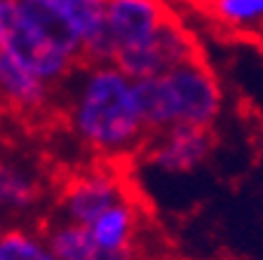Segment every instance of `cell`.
<instances>
[{"mask_svg":"<svg viewBox=\"0 0 263 260\" xmlns=\"http://www.w3.org/2000/svg\"><path fill=\"white\" fill-rule=\"evenodd\" d=\"M66 127L97 159L122 162L148 143L134 80L113 61H82L61 87Z\"/></svg>","mask_w":263,"mask_h":260,"instance_id":"6da1fadb","label":"cell"},{"mask_svg":"<svg viewBox=\"0 0 263 260\" xmlns=\"http://www.w3.org/2000/svg\"><path fill=\"white\" fill-rule=\"evenodd\" d=\"M0 49L57 89L85 61L82 40L45 0L0 3Z\"/></svg>","mask_w":263,"mask_h":260,"instance_id":"7a4b0ae2","label":"cell"},{"mask_svg":"<svg viewBox=\"0 0 263 260\" xmlns=\"http://www.w3.org/2000/svg\"><path fill=\"white\" fill-rule=\"evenodd\" d=\"M134 89L151 136L179 125L212 129L223 115V87L202 54L162 75L134 80Z\"/></svg>","mask_w":263,"mask_h":260,"instance_id":"3957f363","label":"cell"},{"mask_svg":"<svg viewBox=\"0 0 263 260\" xmlns=\"http://www.w3.org/2000/svg\"><path fill=\"white\" fill-rule=\"evenodd\" d=\"M134 195L118 162L97 159L92 167L71 173L57 192V218L89 225L106 209Z\"/></svg>","mask_w":263,"mask_h":260,"instance_id":"277c9868","label":"cell"},{"mask_svg":"<svg viewBox=\"0 0 263 260\" xmlns=\"http://www.w3.org/2000/svg\"><path fill=\"white\" fill-rule=\"evenodd\" d=\"M195 56H200L197 40L193 38L186 24L172 16L146 45L120 52L113 64L120 66L132 80H143V77L162 75Z\"/></svg>","mask_w":263,"mask_h":260,"instance_id":"5b68a950","label":"cell"},{"mask_svg":"<svg viewBox=\"0 0 263 260\" xmlns=\"http://www.w3.org/2000/svg\"><path fill=\"white\" fill-rule=\"evenodd\" d=\"M87 230L97 246V260H139L146 209L137 195H129L106 209Z\"/></svg>","mask_w":263,"mask_h":260,"instance_id":"8992f818","label":"cell"},{"mask_svg":"<svg viewBox=\"0 0 263 260\" xmlns=\"http://www.w3.org/2000/svg\"><path fill=\"white\" fill-rule=\"evenodd\" d=\"M172 16L167 0H106L104 22L113 59L146 45Z\"/></svg>","mask_w":263,"mask_h":260,"instance_id":"52a82bcc","label":"cell"},{"mask_svg":"<svg viewBox=\"0 0 263 260\" xmlns=\"http://www.w3.org/2000/svg\"><path fill=\"white\" fill-rule=\"evenodd\" d=\"M214 150L212 129L202 127H170L151 136L143 146L148 164L167 176H186L202 167Z\"/></svg>","mask_w":263,"mask_h":260,"instance_id":"ba28073f","label":"cell"},{"mask_svg":"<svg viewBox=\"0 0 263 260\" xmlns=\"http://www.w3.org/2000/svg\"><path fill=\"white\" fill-rule=\"evenodd\" d=\"M57 87L33 75L5 49H0V113L14 117H40L57 106Z\"/></svg>","mask_w":263,"mask_h":260,"instance_id":"9c48e42d","label":"cell"},{"mask_svg":"<svg viewBox=\"0 0 263 260\" xmlns=\"http://www.w3.org/2000/svg\"><path fill=\"white\" fill-rule=\"evenodd\" d=\"M47 183L33 162L7 152L0 159V221L33 213L45 199Z\"/></svg>","mask_w":263,"mask_h":260,"instance_id":"30bf717a","label":"cell"},{"mask_svg":"<svg viewBox=\"0 0 263 260\" xmlns=\"http://www.w3.org/2000/svg\"><path fill=\"white\" fill-rule=\"evenodd\" d=\"M85 47V61H113V49L106 38V0H45Z\"/></svg>","mask_w":263,"mask_h":260,"instance_id":"8fae6325","label":"cell"},{"mask_svg":"<svg viewBox=\"0 0 263 260\" xmlns=\"http://www.w3.org/2000/svg\"><path fill=\"white\" fill-rule=\"evenodd\" d=\"M214 26L240 38H263V0H200Z\"/></svg>","mask_w":263,"mask_h":260,"instance_id":"7c38bea8","label":"cell"},{"mask_svg":"<svg viewBox=\"0 0 263 260\" xmlns=\"http://www.w3.org/2000/svg\"><path fill=\"white\" fill-rule=\"evenodd\" d=\"M0 260H57L45 230L10 223L0 228Z\"/></svg>","mask_w":263,"mask_h":260,"instance_id":"4fadbf2b","label":"cell"},{"mask_svg":"<svg viewBox=\"0 0 263 260\" xmlns=\"http://www.w3.org/2000/svg\"><path fill=\"white\" fill-rule=\"evenodd\" d=\"M45 234L57 260H97V246L87 225L57 218L49 223V228H45Z\"/></svg>","mask_w":263,"mask_h":260,"instance_id":"5bb4252c","label":"cell"},{"mask_svg":"<svg viewBox=\"0 0 263 260\" xmlns=\"http://www.w3.org/2000/svg\"><path fill=\"white\" fill-rule=\"evenodd\" d=\"M7 155V131L3 127V113H0V159Z\"/></svg>","mask_w":263,"mask_h":260,"instance_id":"9a60e30c","label":"cell"},{"mask_svg":"<svg viewBox=\"0 0 263 260\" xmlns=\"http://www.w3.org/2000/svg\"><path fill=\"white\" fill-rule=\"evenodd\" d=\"M148 260H179V258H172V255H158V258H148Z\"/></svg>","mask_w":263,"mask_h":260,"instance_id":"2e32d148","label":"cell"},{"mask_svg":"<svg viewBox=\"0 0 263 260\" xmlns=\"http://www.w3.org/2000/svg\"><path fill=\"white\" fill-rule=\"evenodd\" d=\"M0 3H19V0H0Z\"/></svg>","mask_w":263,"mask_h":260,"instance_id":"e0dca14e","label":"cell"}]
</instances>
